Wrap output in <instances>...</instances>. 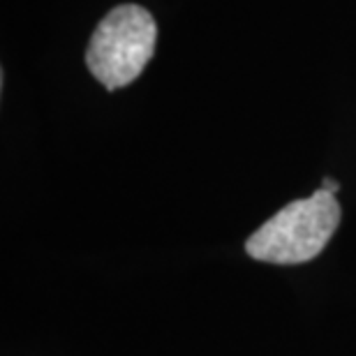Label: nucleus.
Masks as SVG:
<instances>
[{"instance_id":"obj_1","label":"nucleus","mask_w":356,"mask_h":356,"mask_svg":"<svg viewBox=\"0 0 356 356\" xmlns=\"http://www.w3.org/2000/svg\"><path fill=\"white\" fill-rule=\"evenodd\" d=\"M340 204L336 195L315 190L308 199L282 206L248 238L245 252L268 264H303L315 259L340 225Z\"/></svg>"},{"instance_id":"obj_2","label":"nucleus","mask_w":356,"mask_h":356,"mask_svg":"<svg viewBox=\"0 0 356 356\" xmlns=\"http://www.w3.org/2000/svg\"><path fill=\"white\" fill-rule=\"evenodd\" d=\"M158 42V24L141 5H118L99 21L86 49L90 74L106 90L123 88L144 72Z\"/></svg>"},{"instance_id":"obj_3","label":"nucleus","mask_w":356,"mask_h":356,"mask_svg":"<svg viewBox=\"0 0 356 356\" xmlns=\"http://www.w3.org/2000/svg\"><path fill=\"white\" fill-rule=\"evenodd\" d=\"M322 190L331 192V195H336V192L340 190V185H338V181H333V178H324V181H322Z\"/></svg>"}]
</instances>
